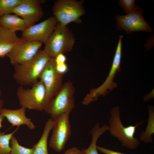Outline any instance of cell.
Returning <instances> with one entry per match:
<instances>
[{"instance_id":"cell-1","label":"cell","mask_w":154,"mask_h":154,"mask_svg":"<svg viewBox=\"0 0 154 154\" xmlns=\"http://www.w3.org/2000/svg\"><path fill=\"white\" fill-rule=\"evenodd\" d=\"M51 58L43 50H39L30 59L14 66L13 78L20 86H32Z\"/></svg>"},{"instance_id":"cell-2","label":"cell","mask_w":154,"mask_h":154,"mask_svg":"<svg viewBox=\"0 0 154 154\" xmlns=\"http://www.w3.org/2000/svg\"><path fill=\"white\" fill-rule=\"evenodd\" d=\"M120 112L118 106L112 109L109 119L108 131L112 136L117 139L122 146L130 150L135 149L140 144L139 140L134 137L136 129L144 120L134 125L125 127L121 120Z\"/></svg>"},{"instance_id":"cell-3","label":"cell","mask_w":154,"mask_h":154,"mask_svg":"<svg viewBox=\"0 0 154 154\" xmlns=\"http://www.w3.org/2000/svg\"><path fill=\"white\" fill-rule=\"evenodd\" d=\"M75 38L66 26L58 22L55 29L45 42L43 50L51 58L55 59L59 54L68 52L72 50Z\"/></svg>"},{"instance_id":"cell-4","label":"cell","mask_w":154,"mask_h":154,"mask_svg":"<svg viewBox=\"0 0 154 154\" xmlns=\"http://www.w3.org/2000/svg\"><path fill=\"white\" fill-rule=\"evenodd\" d=\"M122 35L119 36L111 67L107 78L101 86L91 90L82 101L83 105H89L91 102L97 100L99 96H105L108 94L109 93L108 90L111 91L117 87V83L114 82L113 80L116 74L121 70L120 64L122 56Z\"/></svg>"},{"instance_id":"cell-5","label":"cell","mask_w":154,"mask_h":154,"mask_svg":"<svg viewBox=\"0 0 154 154\" xmlns=\"http://www.w3.org/2000/svg\"><path fill=\"white\" fill-rule=\"evenodd\" d=\"M75 89L72 83L67 81L45 108L44 110L52 120L64 114H70L75 106Z\"/></svg>"},{"instance_id":"cell-6","label":"cell","mask_w":154,"mask_h":154,"mask_svg":"<svg viewBox=\"0 0 154 154\" xmlns=\"http://www.w3.org/2000/svg\"><path fill=\"white\" fill-rule=\"evenodd\" d=\"M32 86L29 89L22 86L18 88L16 93L20 105L29 110H44L48 103L43 83L40 80Z\"/></svg>"},{"instance_id":"cell-7","label":"cell","mask_w":154,"mask_h":154,"mask_svg":"<svg viewBox=\"0 0 154 154\" xmlns=\"http://www.w3.org/2000/svg\"><path fill=\"white\" fill-rule=\"evenodd\" d=\"M52 10L58 22L65 26L72 22L80 23L85 13L82 2L76 0H58Z\"/></svg>"},{"instance_id":"cell-8","label":"cell","mask_w":154,"mask_h":154,"mask_svg":"<svg viewBox=\"0 0 154 154\" xmlns=\"http://www.w3.org/2000/svg\"><path fill=\"white\" fill-rule=\"evenodd\" d=\"M116 28L119 30H123L127 34L136 31H145L149 33L152 29L145 21L143 16V11L136 6L134 9L127 15H116Z\"/></svg>"},{"instance_id":"cell-9","label":"cell","mask_w":154,"mask_h":154,"mask_svg":"<svg viewBox=\"0 0 154 154\" xmlns=\"http://www.w3.org/2000/svg\"><path fill=\"white\" fill-rule=\"evenodd\" d=\"M69 115L63 114L53 120V130L49 145L58 152L64 149L71 135Z\"/></svg>"},{"instance_id":"cell-10","label":"cell","mask_w":154,"mask_h":154,"mask_svg":"<svg viewBox=\"0 0 154 154\" xmlns=\"http://www.w3.org/2000/svg\"><path fill=\"white\" fill-rule=\"evenodd\" d=\"M63 75L57 71L55 59L52 58L41 73L39 79L45 87L48 104L61 88Z\"/></svg>"},{"instance_id":"cell-11","label":"cell","mask_w":154,"mask_h":154,"mask_svg":"<svg viewBox=\"0 0 154 154\" xmlns=\"http://www.w3.org/2000/svg\"><path fill=\"white\" fill-rule=\"evenodd\" d=\"M42 43L30 41L22 37L19 40L7 56L14 66L27 61L33 57L39 50Z\"/></svg>"},{"instance_id":"cell-12","label":"cell","mask_w":154,"mask_h":154,"mask_svg":"<svg viewBox=\"0 0 154 154\" xmlns=\"http://www.w3.org/2000/svg\"><path fill=\"white\" fill-rule=\"evenodd\" d=\"M58 21L54 16H51L37 24L28 27L21 37L30 41H37L44 44L53 32Z\"/></svg>"},{"instance_id":"cell-13","label":"cell","mask_w":154,"mask_h":154,"mask_svg":"<svg viewBox=\"0 0 154 154\" xmlns=\"http://www.w3.org/2000/svg\"><path fill=\"white\" fill-rule=\"evenodd\" d=\"M40 0H22L12 13L22 18L27 27L33 25L44 15Z\"/></svg>"},{"instance_id":"cell-14","label":"cell","mask_w":154,"mask_h":154,"mask_svg":"<svg viewBox=\"0 0 154 154\" xmlns=\"http://www.w3.org/2000/svg\"><path fill=\"white\" fill-rule=\"evenodd\" d=\"M26 109L22 107L16 110L3 108L0 113L7 118L12 127L17 126L19 127L21 125H25L31 130L34 129L36 128L35 125L31 119L27 118L26 116Z\"/></svg>"},{"instance_id":"cell-15","label":"cell","mask_w":154,"mask_h":154,"mask_svg":"<svg viewBox=\"0 0 154 154\" xmlns=\"http://www.w3.org/2000/svg\"><path fill=\"white\" fill-rule=\"evenodd\" d=\"M19 38L16 32L0 26V58L7 56Z\"/></svg>"},{"instance_id":"cell-16","label":"cell","mask_w":154,"mask_h":154,"mask_svg":"<svg viewBox=\"0 0 154 154\" xmlns=\"http://www.w3.org/2000/svg\"><path fill=\"white\" fill-rule=\"evenodd\" d=\"M0 24L1 26L15 32H23L27 28L24 20L15 14H8L0 17Z\"/></svg>"},{"instance_id":"cell-17","label":"cell","mask_w":154,"mask_h":154,"mask_svg":"<svg viewBox=\"0 0 154 154\" xmlns=\"http://www.w3.org/2000/svg\"><path fill=\"white\" fill-rule=\"evenodd\" d=\"M53 120L49 119L45 125L42 136L38 142L33 147L34 151L33 154H48V140L50 131L53 129Z\"/></svg>"},{"instance_id":"cell-18","label":"cell","mask_w":154,"mask_h":154,"mask_svg":"<svg viewBox=\"0 0 154 154\" xmlns=\"http://www.w3.org/2000/svg\"><path fill=\"white\" fill-rule=\"evenodd\" d=\"M109 129L108 126L106 124L100 127V124L97 123L94 125L91 130L92 135V140L89 147L86 149L81 150L83 154H99L98 152L96 143L99 137Z\"/></svg>"},{"instance_id":"cell-19","label":"cell","mask_w":154,"mask_h":154,"mask_svg":"<svg viewBox=\"0 0 154 154\" xmlns=\"http://www.w3.org/2000/svg\"><path fill=\"white\" fill-rule=\"evenodd\" d=\"M149 119L147 127L144 131L140 133L139 137L141 140L145 143L153 142L152 135L154 133V109L153 106L148 107Z\"/></svg>"},{"instance_id":"cell-20","label":"cell","mask_w":154,"mask_h":154,"mask_svg":"<svg viewBox=\"0 0 154 154\" xmlns=\"http://www.w3.org/2000/svg\"><path fill=\"white\" fill-rule=\"evenodd\" d=\"M19 129L17 127L13 131L6 134L0 131V154H10V142L13 134Z\"/></svg>"},{"instance_id":"cell-21","label":"cell","mask_w":154,"mask_h":154,"mask_svg":"<svg viewBox=\"0 0 154 154\" xmlns=\"http://www.w3.org/2000/svg\"><path fill=\"white\" fill-rule=\"evenodd\" d=\"M22 0H0V17L12 13Z\"/></svg>"},{"instance_id":"cell-22","label":"cell","mask_w":154,"mask_h":154,"mask_svg":"<svg viewBox=\"0 0 154 154\" xmlns=\"http://www.w3.org/2000/svg\"><path fill=\"white\" fill-rule=\"evenodd\" d=\"M10 154H33L34 149L27 148L20 145L16 138L13 135L10 142Z\"/></svg>"},{"instance_id":"cell-23","label":"cell","mask_w":154,"mask_h":154,"mask_svg":"<svg viewBox=\"0 0 154 154\" xmlns=\"http://www.w3.org/2000/svg\"><path fill=\"white\" fill-rule=\"evenodd\" d=\"M135 1L134 0H120L119 2V6L127 14L132 11L135 9Z\"/></svg>"},{"instance_id":"cell-24","label":"cell","mask_w":154,"mask_h":154,"mask_svg":"<svg viewBox=\"0 0 154 154\" xmlns=\"http://www.w3.org/2000/svg\"><path fill=\"white\" fill-rule=\"evenodd\" d=\"M56 68L59 73L63 74L68 70V67L66 63L58 64H56Z\"/></svg>"},{"instance_id":"cell-25","label":"cell","mask_w":154,"mask_h":154,"mask_svg":"<svg viewBox=\"0 0 154 154\" xmlns=\"http://www.w3.org/2000/svg\"><path fill=\"white\" fill-rule=\"evenodd\" d=\"M97 149L105 154H125L122 153L110 150L103 147L97 146Z\"/></svg>"},{"instance_id":"cell-26","label":"cell","mask_w":154,"mask_h":154,"mask_svg":"<svg viewBox=\"0 0 154 154\" xmlns=\"http://www.w3.org/2000/svg\"><path fill=\"white\" fill-rule=\"evenodd\" d=\"M56 64H58L66 63V58L63 54H60L58 55L54 59Z\"/></svg>"},{"instance_id":"cell-27","label":"cell","mask_w":154,"mask_h":154,"mask_svg":"<svg viewBox=\"0 0 154 154\" xmlns=\"http://www.w3.org/2000/svg\"><path fill=\"white\" fill-rule=\"evenodd\" d=\"M76 148V147H73L70 148L67 150L63 154H73Z\"/></svg>"},{"instance_id":"cell-28","label":"cell","mask_w":154,"mask_h":154,"mask_svg":"<svg viewBox=\"0 0 154 154\" xmlns=\"http://www.w3.org/2000/svg\"><path fill=\"white\" fill-rule=\"evenodd\" d=\"M1 88L0 87V97L1 95ZM4 102L3 100L0 98V112L3 108V106Z\"/></svg>"},{"instance_id":"cell-29","label":"cell","mask_w":154,"mask_h":154,"mask_svg":"<svg viewBox=\"0 0 154 154\" xmlns=\"http://www.w3.org/2000/svg\"><path fill=\"white\" fill-rule=\"evenodd\" d=\"M5 117L3 116L0 113V128L2 127V122Z\"/></svg>"},{"instance_id":"cell-30","label":"cell","mask_w":154,"mask_h":154,"mask_svg":"<svg viewBox=\"0 0 154 154\" xmlns=\"http://www.w3.org/2000/svg\"><path fill=\"white\" fill-rule=\"evenodd\" d=\"M73 154H83L81 151L78 149L77 147L76 149Z\"/></svg>"},{"instance_id":"cell-31","label":"cell","mask_w":154,"mask_h":154,"mask_svg":"<svg viewBox=\"0 0 154 154\" xmlns=\"http://www.w3.org/2000/svg\"><path fill=\"white\" fill-rule=\"evenodd\" d=\"M1 26V25H0V26Z\"/></svg>"}]
</instances>
